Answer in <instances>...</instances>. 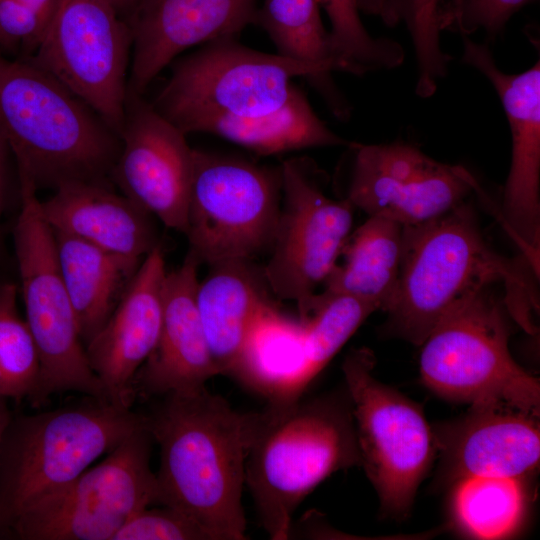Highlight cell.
Returning <instances> with one entry per match:
<instances>
[{"mask_svg":"<svg viewBox=\"0 0 540 540\" xmlns=\"http://www.w3.org/2000/svg\"><path fill=\"white\" fill-rule=\"evenodd\" d=\"M161 397L145 415L160 447L157 504L185 513L213 540L246 539L242 492L255 412L235 410L206 386Z\"/></svg>","mask_w":540,"mask_h":540,"instance_id":"6da1fadb","label":"cell"},{"mask_svg":"<svg viewBox=\"0 0 540 540\" xmlns=\"http://www.w3.org/2000/svg\"><path fill=\"white\" fill-rule=\"evenodd\" d=\"M534 272L525 259L498 253L485 239L472 206L464 202L422 225L404 226L398 287L386 311L394 334L421 346L436 323L462 299L493 284L528 333L538 312Z\"/></svg>","mask_w":540,"mask_h":540,"instance_id":"7a4b0ae2","label":"cell"},{"mask_svg":"<svg viewBox=\"0 0 540 540\" xmlns=\"http://www.w3.org/2000/svg\"><path fill=\"white\" fill-rule=\"evenodd\" d=\"M360 463L346 387L313 399L268 403L255 412L245 464V486L263 529L271 539H288L306 496L331 474Z\"/></svg>","mask_w":540,"mask_h":540,"instance_id":"3957f363","label":"cell"},{"mask_svg":"<svg viewBox=\"0 0 540 540\" xmlns=\"http://www.w3.org/2000/svg\"><path fill=\"white\" fill-rule=\"evenodd\" d=\"M0 134L37 187L107 182L120 137L92 108L26 59L0 54Z\"/></svg>","mask_w":540,"mask_h":540,"instance_id":"277c9868","label":"cell"},{"mask_svg":"<svg viewBox=\"0 0 540 540\" xmlns=\"http://www.w3.org/2000/svg\"><path fill=\"white\" fill-rule=\"evenodd\" d=\"M304 77L340 119L346 101L324 69L279 54L253 50L236 37L220 38L177 61L153 107L186 135L207 118L252 119L282 110L301 91Z\"/></svg>","mask_w":540,"mask_h":540,"instance_id":"5b68a950","label":"cell"},{"mask_svg":"<svg viewBox=\"0 0 540 540\" xmlns=\"http://www.w3.org/2000/svg\"><path fill=\"white\" fill-rule=\"evenodd\" d=\"M145 425V415L101 401L12 416L0 453V534Z\"/></svg>","mask_w":540,"mask_h":540,"instance_id":"8992f818","label":"cell"},{"mask_svg":"<svg viewBox=\"0 0 540 540\" xmlns=\"http://www.w3.org/2000/svg\"><path fill=\"white\" fill-rule=\"evenodd\" d=\"M511 318L489 288L454 305L421 344L420 375L442 398L539 416V379L512 357Z\"/></svg>","mask_w":540,"mask_h":540,"instance_id":"52a82bcc","label":"cell"},{"mask_svg":"<svg viewBox=\"0 0 540 540\" xmlns=\"http://www.w3.org/2000/svg\"><path fill=\"white\" fill-rule=\"evenodd\" d=\"M18 177L20 210L14 227L18 289L40 359L38 380L28 400L39 407L53 394L73 391L108 402L86 357L60 272L54 231L42 216L37 187L27 176Z\"/></svg>","mask_w":540,"mask_h":540,"instance_id":"ba28073f","label":"cell"},{"mask_svg":"<svg viewBox=\"0 0 540 540\" xmlns=\"http://www.w3.org/2000/svg\"><path fill=\"white\" fill-rule=\"evenodd\" d=\"M375 356L361 347L342 365L360 465L375 488L381 509L401 518L413 505L417 489L437 452L435 436L422 408L373 374Z\"/></svg>","mask_w":540,"mask_h":540,"instance_id":"9c48e42d","label":"cell"},{"mask_svg":"<svg viewBox=\"0 0 540 540\" xmlns=\"http://www.w3.org/2000/svg\"><path fill=\"white\" fill-rule=\"evenodd\" d=\"M282 201V171L194 149L185 235L200 263L270 251Z\"/></svg>","mask_w":540,"mask_h":540,"instance_id":"30bf717a","label":"cell"},{"mask_svg":"<svg viewBox=\"0 0 540 540\" xmlns=\"http://www.w3.org/2000/svg\"><path fill=\"white\" fill-rule=\"evenodd\" d=\"M153 441L146 425L133 432L99 464L25 508L8 531L23 540H112L133 516L157 504Z\"/></svg>","mask_w":540,"mask_h":540,"instance_id":"8fae6325","label":"cell"},{"mask_svg":"<svg viewBox=\"0 0 540 540\" xmlns=\"http://www.w3.org/2000/svg\"><path fill=\"white\" fill-rule=\"evenodd\" d=\"M131 50L130 26L107 0H59L40 45L26 60L58 80L119 135Z\"/></svg>","mask_w":540,"mask_h":540,"instance_id":"7c38bea8","label":"cell"},{"mask_svg":"<svg viewBox=\"0 0 540 540\" xmlns=\"http://www.w3.org/2000/svg\"><path fill=\"white\" fill-rule=\"evenodd\" d=\"M281 171L280 215L263 271L271 293L294 301L305 321L352 232L355 208L347 198L328 197L304 160H286Z\"/></svg>","mask_w":540,"mask_h":540,"instance_id":"4fadbf2b","label":"cell"},{"mask_svg":"<svg viewBox=\"0 0 540 540\" xmlns=\"http://www.w3.org/2000/svg\"><path fill=\"white\" fill-rule=\"evenodd\" d=\"M348 146L353 162L345 198L368 217L418 226L450 212L479 190L465 167L437 161L411 144Z\"/></svg>","mask_w":540,"mask_h":540,"instance_id":"5bb4252c","label":"cell"},{"mask_svg":"<svg viewBox=\"0 0 540 540\" xmlns=\"http://www.w3.org/2000/svg\"><path fill=\"white\" fill-rule=\"evenodd\" d=\"M462 60L495 89L511 133V162L500 219L539 273L540 250V61L516 74L502 71L487 45L465 38Z\"/></svg>","mask_w":540,"mask_h":540,"instance_id":"9a60e30c","label":"cell"},{"mask_svg":"<svg viewBox=\"0 0 540 540\" xmlns=\"http://www.w3.org/2000/svg\"><path fill=\"white\" fill-rule=\"evenodd\" d=\"M119 137L111 178L121 193L185 234L194 158L186 134L143 95L128 91Z\"/></svg>","mask_w":540,"mask_h":540,"instance_id":"2e32d148","label":"cell"},{"mask_svg":"<svg viewBox=\"0 0 540 540\" xmlns=\"http://www.w3.org/2000/svg\"><path fill=\"white\" fill-rule=\"evenodd\" d=\"M257 0H143L127 20L132 34L128 91L143 95L181 52L236 37L254 24Z\"/></svg>","mask_w":540,"mask_h":540,"instance_id":"e0dca14e","label":"cell"},{"mask_svg":"<svg viewBox=\"0 0 540 540\" xmlns=\"http://www.w3.org/2000/svg\"><path fill=\"white\" fill-rule=\"evenodd\" d=\"M158 244L142 260L112 314L85 345L90 368L109 403L130 408L134 378L158 341L166 276Z\"/></svg>","mask_w":540,"mask_h":540,"instance_id":"ac0fdd59","label":"cell"},{"mask_svg":"<svg viewBox=\"0 0 540 540\" xmlns=\"http://www.w3.org/2000/svg\"><path fill=\"white\" fill-rule=\"evenodd\" d=\"M200 264L188 252L180 267L166 273L158 341L134 378L135 394L191 391L219 375L196 306Z\"/></svg>","mask_w":540,"mask_h":540,"instance_id":"d6986e66","label":"cell"},{"mask_svg":"<svg viewBox=\"0 0 540 540\" xmlns=\"http://www.w3.org/2000/svg\"><path fill=\"white\" fill-rule=\"evenodd\" d=\"M434 432L448 480L470 476L525 479L540 458L536 417L496 407H471Z\"/></svg>","mask_w":540,"mask_h":540,"instance_id":"ffe728a7","label":"cell"},{"mask_svg":"<svg viewBox=\"0 0 540 540\" xmlns=\"http://www.w3.org/2000/svg\"><path fill=\"white\" fill-rule=\"evenodd\" d=\"M54 190L40 202L54 231L137 263L158 245L153 216L107 182H70Z\"/></svg>","mask_w":540,"mask_h":540,"instance_id":"44dd1931","label":"cell"},{"mask_svg":"<svg viewBox=\"0 0 540 540\" xmlns=\"http://www.w3.org/2000/svg\"><path fill=\"white\" fill-rule=\"evenodd\" d=\"M198 283L196 306L219 375L234 373L249 329L271 293L263 267L251 259L209 265Z\"/></svg>","mask_w":540,"mask_h":540,"instance_id":"7402d4cb","label":"cell"},{"mask_svg":"<svg viewBox=\"0 0 540 540\" xmlns=\"http://www.w3.org/2000/svg\"><path fill=\"white\" fill-rule=\"evenodd\" d=\"M404 246V226L368 217L351 232L320 293L313 298L351 296L386 312L396 295Z\"/></svg>","mask_w":540,"mask_h":540,"instance_id":"603a6c76","label":"cell"},{"mask_svg":"<svg viewBox=\"0 0 540 540\" xmlns=\"http://www.w3.org/2000/svg\"><path fill=\"white\" fill-rule=\"evenodd\" d=\"M305 363V323L282 314L270 302L255 317L233 378L263 394L268 403L300 399Z\"/></svg>","mask_w":540,"mask_h":540,"instance_id":"cb8c5ba5","label":"cell"},{"mask_svg":"<svg viewBox=\"0 0 540 540\" xmlns=\"http://www.w3.org/2000/svg\"><path fill=\"white\" fill-rule=\"evenodd\" d=\"M54 235L60 272L85 347L108 320L141 263L66 233Z\"/></svg>","mask_w":540,"mask_h":540,"instance_id":"d4e9b609","label":"cell"},{"mask_svg":"<svg viewBox=\"0 0 540 540\" xmlns=\"http://www.w3.org/2000/svg\"><path fill=\"white\" fill-rule=\"evenodd\" d=\"M209 133L260 155H273L313 147L348 145L314 112L300 91L275 114L252 119L207 118L190 133Z\"/></svg>","mask_w":540,"mask_h":540,"instance_id":"484cf974","label":"cell"},{"mask_svg":"<svg viewBox=\"0 0 540 540\" xmlns=\"http://www.w3.org/2000/svg\"><path fill=\"white\" fill-rule=\"evenodd\" d=\"M522 478L470 476L454 482L452 516L457 527L477 539H501L517 531L528 495Z\"/></svg>","mask_w":540,"mask_h":540,"instance_id":"4316f807","label":"cell"},{"mask_svg":"<svg viewBox=\"0 0 540 540\" xmlns=\"http://www.w3.org/2000/svg\"><path fill=\"white\" fill-rule=\"evenodd\" d=\"M254 24L267 33L277 54L316 65L330 74L340 71L317 0H264Z\"/></svg>","mask_w":540,"mask_h":540,"instance_id":"83f0119b","label":"cell"},{"mask_svg":"<svg viewBox=\"0 0 540 540\" xmlns=\"http://www.w3.org/2000/svg\"><path fill=\"white\" fill-rule=\"evenodd\" d=\"M326 12L332 52L340 71L362 75L391 69L404 60L402 46L391 39L372 37L360 18L358 0H317Z\"/></svg>","mask_w":540,"mask_h":540,"instance_id":"f1b7e54d","label":"cell"},{"mask_svg":"<svg viewBox=\"0 0 540 540\" xmlns=\"http://www.w3.org/2000/svg\"><path fill=\"white\" fill-rule=\"evenodd\" d=\"M377 309L351 296L313 298L305 321V363L299 381L303 392L354 334L364 320Z\"/></svg>","mask_w":540,"mask_h":540,"instance_id":"f546056e","label":"cell"},{"mask_svg":"<svg viewBox=\"0 0 540 540\" xmlns=\"http://www.w3.org/2000/svg\"><path fill=\"white\" fill-rule=\"evenodd\" d=\"M18 287L0 285V396L20 401L32 394L40 359L31 331L19 315Z\"/></svg>","mask_w":540,"mask_h":540,"instance_id":"4dcf8cb0","label":"cell"},{"mask_svg":"<svg viewBox=\"0 0 540 540\" xmlns=\"http://www.w3.org/2000/svg\"><path fill=\"white\" fill-rule=\"evenodd\" d=\"M112 540H213L210 533L180 510L145 508L133 516Z\"/></svg>","mask_w":540,"mask_h":540,"instance_id":"1f68e13d","label":"cell"},{"mask_svg":"<svg viewBox=\"0 0 540 540\" xmlns=\"http://www.w3.org/2000/svg\"><path fill=\"white\" fill-rule=\"evenodd\" d=\"M526 2L528 0H459L442 13L441 30L454 27L467 35L482 29L494 36Z\"/></svg>","mask_w":540,"mask_h":540,"instance_id":"d6a6232c","label":"cell"},{"mask_svg":"<svg viewBox=\"0 0 540 540\" xmlns=\"http://www.w3.org/2000/svg\"><path fill=\"white\" fill-rule=\"evenodd\" d=\"M46 24L17 0H0V54L27 59L34 54L46 32Z\"/></svg>","mask_w":540,"mask_h":540,"instance_id":"836d02e7","label":"cell"},{"mask_svg":"<svg viewBox=\"0 0 540 540\" xmlns=\"http://www.w3.org/2000/svg\"><path fill=\"white\" fill-rule=\"evenodd\" d=\"M401 0H358L360 12L380 16L387 23L398 21Z\"/></svg>","mask_w":540,"mask_h":540,"instance_id":"e575fe53","label":"cell"},{"mask_svg":"<svg viewBox=\"0 0 540 540\" xmlns=\"http://www.w3.org/2000/svg\"><path fill=\"white\" fill-rule=\"evenodd\" d=\"M34 12L48 27L58 6L59 0H17Z\"/></svg>","mask_w":540,"mask_h":540,"instance_id":"d590c367","label":"cell"},{"mask_svg":"<svg viewBox=\"0 0 540 540\" xmlns=\"http://www.w3.org/2000/svg\"><path fill=\"white\" fill-rule=\"evenodd\" d=\"M8 146L0 134V233H1V217L5 206L8 173H7V154Z\"/></svg>","mask_w":540,"mask_h":540,"instance_id":"8d00e7d4","label":"cell"},{"mask_svg":"<svg viewBox=\"0 0 540 540\" xmlns=\"http://www.w3.org/2000/svg\"><path fill=\"white\" fill-rule=\"evenodd\" d=\"M126 21L143 0H107Z\"/></svg>","mask_w":540,"mask_h":540,"instance_id":"74e56055","label":"cell"},{"mask_svg":"<svg viewBox=\"0 0 540 540\" xmlns=\"http://www.w3.org/2000/svg\"><path fill=\"white\" fill-rule=\"evenodd\" d=\"M12 418V414L7 406L6 398L0 396V453L5 430Z\"/></svg>","mask_w":540,"mask_h":540,"instance_id":"f35d334b","label":"cell"}]
</instances>
